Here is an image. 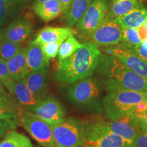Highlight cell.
<instances>
[{
    "label": "cell",
    "mask_w": 147,
    "mask_h": 147,
    "mask_svg": "<svg viewBox=\"0 0 147 147\" xmlns=\"http://www.w3.org/2000/svg\"><path fill=\"white\" fill-rule=\"evenodd\" d=\"M98 45L93 42L83 44L70 57L58 61L55 79L63 83L71 84L91 76L97 69L101 57Z\"/></svg>",
    "instance_id": "cell-1"
},
{
    "label": "cell",
    "mask_w": 147,
    "mask_h": 147,
    "mask_svg": "<svg viewBox=\"0 0 147 147\" xmlns=\"http://www.w3.org/2000/svg\"><path fill=\"white\" fill-rule=\"evenodd\" d=\"M97 72L106 78L108 91L122 89L146 92L147 80L124 65L113 55H101Z\"/></svg>",
    "instance_id": "cell-2"
},
{
    "label": "cell",
    "mask_w": 147,
    "mask_h": 147,
    "mask_svg": "<svg viewBox=\"0 0 147 147\" xmlns=\"http://www.w3.org/2000/svg\"><path fill=\"white\" fill-rule=\"evenodd\" d=\"M145 101L146 92L115 89L108 91L102 104L106 118L115 121L130 115L139 104Z\"/></svg>",
    "instance_id": "cell-3"
},
{
    "label": "cell",
    "mask_w": 147,
    "mask_h": 147,
    "mask_svg": "<svg viewBox=\"0 0 147 147\" xmlns=\"http://www.w3.org/2000/svg\"><path fill=\"white\" fill-rule=\"evenodd\" d=\"M83 125L86 138L84 147H134L133 140L105 131L100 118L84 121Z\"/></svg>",
    "instance_id": "cell-4"
},
{
    "label": "cell",
    "mask_w": 147,
    "mask_h": 147,
    "mask_svg": "<svg viewBox=\"0 0 147 147\" xmlns=\"http://www.w3.org/2000/svg\"><path fill=\"white\" fill-rule=\"evenodd\" d=\"M53 127L55 144L65 147H84L86 144L83 122L75 117L65 119Z\"/></svg>",
    "instance_id": "cell-5"
},
{
    "label": "cell",
    "mask_w": 147,
    "mask_h": 147,
    "mask_svg": "<svg viewBox=\"0 0 147 147\" xmlns=\"http://www.w3.org/2000/svg\"><path fill=\"white\" fill-rule=\"evenodd\" d=\"M20 123L42 147H54L53 127L32 112L22 108L18 112Z\"/></svg>",
    "instance_id": "cell-6"
},
{
    "label": "cell",
    "mask_w": 147,
    "mask_h": 147,
    "mask_svg": "<svg viewBox=\"0 0 147 147\" xmlns=\"http://www.w3.org/2000/svg\"><path fill=\"white\" fill-rule=\"evenodd\" d=\"M100 89L96 79L91 76L70 84L67 97L69 102L82 108H92L99 104Z\"/></svg>",
    "instance_id": "cell-7"
},
{
    "label": "cell",
    "mask_w": 147,
    "mask_h": 147,
    "mask_svg": "<svg viewBox=\"0 0 147 147\" xmlns=\"http://www.w3.org/2000/svg\"><path fill=\"white\" fill-rule=\"evenodd\" d=\"M108 0H93L83 15L76 24V27L82 34L90 35L106 21L109 12Z\"/></svg>",
    "instance_id": "cell-8"
},
{
    "label": "cell",
    "mask_w": 147,
    "mask_h": 147,
    "mask_svg": "<svg viewBox=\"0 0 147 147\" xmlns=\"http://www.w3.org/2000/svg\"><path fill=\"white\" fill-rule=\"evenodd\" d=\"M25 109L32 112L50 125L54 127L65 119V110L55 97L47 96L35 105Z\"/></svg>",
    "instance_id": "cell-9"
},
{
    "label": "cell",
    "mask_w": 147,
    "mask_h": 147,
    "mask_svg": "<svg viewBox=\"0 0 147 147\" xmlns=\"http://www.w3.org/2000/svg\"><path fill=\"white\" fill-rule=\"evenodd\" d=\"M89 36L97 45L117 46L122 40L123 27L116 19L108 20L101 24Z\"/></svg>",
    "instance_id": "cell-10"
},
{
    "label": "cell",
    "mask_w": 147,
    "mask_h": 147,
    "mask_svg": "<svg viewBox=\"0 0 147 147\" xmlns=\"http://www.w3.org/2000/svg\"><path fill=\"white\" fill-rule=\"evenodd\" d=\"M106 121L100 119L102 128L106 131L121 136L124 138L134 140L138 134L142 131L140 125L131 115L117 120Z\"/></svg>",
    "instance_id": "cell-11"
},
{
    "label": "cell",
    "mask_w": 147,
    "mask_h": 147,
    "mask_svg": "<svg viewBox=\"0 0 147 147\" xmlns=\"http://www.w3.org/2000/svg\"><path fill=\"white\" fill-rule=\"evenodd\" d=\"M106 53L113 55L124 65L147 80V61L128 49L119 46H111L106 48Z\"/></svg>",
    "instance_id": "cell-12"
},
{
    "label": "cell",
    "mask_w": 147,
    "mask_h": 147,
    "mask_svg": "<svg viewBox=\"0 0 147 147\" xmlns=\"http://www.w3.org/2000/svg\"><path fill=\"white\" fill-rule=\"evenodd\" d=\"M3 86L22 108H29L39 102L27 87L24 80L16 81L10 78L3 84Z\"/></svg>",
    "instance_id": "cell-13"
},
{
    "label": "cell",
    "mask_w": 147,
    "mask_h": 147,
    "mask_svg": "<svg viewBox=\"0 0 147 147\" xmlns=\"http://www.w3.org/2000/svg\"><path fill=\"white\" fill-rule=\"evenodd\" d=\"M49 67L39 71H32L24 79L25 84L38 102L47 96V80Z\"/></svg>",
    "instance_id": "cell-14"
},
{
    "label": "cell",
    "mask_w": 147,
    "mask_h": 147,
    "mask_svg": "<svg viewBox=\"0 0 147 147\" xmlns=\"http://www.w3.org/2000/svg\"><path fill=\"white\" fill-rule=\"evenodd\" d=\"M27 49L23 48L7 61L10 78L16 81L24 80L29 74L27 61Z\"/></svg>",
    "instance_id": "cell-15"
},
{
    "label": "cell",
    "mask_w": 147,
    "mask_h": 147,
    "mask_svg": "<svg viewBox=\"0 0 147 147\" xmlns=\"http://www.w3.org/2000/svg\"><path fill=\"white\" fill-rule=\"evenodd\" d=\"M74 34L75 31L69 27H46L38 32L35 40L32 42L36 45H40L65 40Z\"/></svg>",
    "instance_id": "cell-16"
},
{
    "label": "cell",
    "mask_w": 147,
    "mask_h": 147,
    "mask_svg": "<svg viewBox=\"0 0 147 147\" xmlns=\"http://www.w3.org/2000/svg\"><path fill=\"white\" fill-rule=\"evenodd\" d=\"M32 32V24L25 20L18 19L9 25L4 32V38L10 41L21 44L29 38Z\"/></svg>",
    "instance_id": "cell-17"
},
{
    "label": "cell",
    "mask_w": 147,
    "mask_h": 147,
    "mask_svg": "<svg viewBox=\"0 0 147 147\" xmlns=\"http://www.w3.org/2000/svg\"><path fill=\"white\" fill-rule=\"evenodd\" d=\"M34 9L37 16L45 22H50L63 13L60 0H47L35 3Z\"/></svg>",
    "instance_id": "cell-18"
},
{
    "label": "cell",
    "mask_w": 147,
    "mask_h": 147,
    "mask_svg": "<svg viewBox=\"0 0 147 147\" xmlns=\"http://www.w3.org/2000/svg\"><path fill=\"white\" fill-rule=\"evenodd\" d=\"M49 61L42 52L40 45L31 42L27 49V61L29 73L48 67Z\"/></svg>",
    "instance_id": "cell-19"
},
{
    "label": "cell",
    "mask_w": 147,
    "mask_h": 147,
    "mask_svg": "<svg viewBox=\"0 0 147 147\" xmlns=\"http://www.w3.org/2000/svg\"><path fill=\"white\" fill-rule=\"evenodd\" d=\"M147 18L146 9L140 5L123 16L115 18L123 28L138 29Z\"/></svg>",
    "instance_id": "cell-20"
},
{
    "label": "cell",
    "mask_w": 147,
    "mask_h": 147,
    "mask_svg": "<svg viewBox=\"0 0 147 147\" xmlns=\"http://www.w3.org/2000/svg\"><path fill=\"white\" fill-rule=\"evenodd\" d=\"M0 147H34V146L28 137L14 129L5 132L1 137Z\"/></svg>",
    "instance_id": "cell-21"
},
{
    "label": "cell",
    "mask_w": 147,
    "mask_h": 147,
    "mask_svg": "<svg viewBox=\"0 0 147 147\" xmlns=\"http://www.w3.org/2000/svg\"><path fill=\"white\" fill-rule=\"evenodd\" d=\"M140 5L138 0H112L106 21L123 16Z\"/></svg>",
    "instance_id": "cell-22"
},
{
    "label": "cell",
    "mask_w": 147,
    "mask_h": 147,
    "mask_svg": "<svg viewBox=\"0 0 147 147\" xmlns=\"http://www.w3.org/2000/svg\"><path fill=\"white\" fill-rule=\"evenodd\" d=\"M93 0H73L65 15L66 23L69 27L76 25Z\"/></svg>",
    "instance_id": "cell-23"
},
{
    "label": "cell",
    "mask_w": 147,
    "mask_h": 147,
    "mask_svg": "<svg viewBox=\"0 0 147 147\" xmlns=\"http://www.w3.org/2000/svg\"><path fill=\"white\" fill-rule=\"evenodd\" d=\"M83 44H81L77 40L75 37L70 36L65 39L61 45L58 53V61H63L70 57L78 49L81 48Z\"/></svg>",
    "instance_id": "cell-24"
},
{
    "label": "cell",
    "mask_w": 147,
    "mask_h": 147,
    "mask_svg": "<svg viewBox=\"0 0 147 147\" xmlns=\"http://www.w3.org/2000/svg\"><path fill=\"white\" fill-rule=\"evenodd\" d=\"M142 40L140 38L138 29L123 28L122 40L119 44V47L123 49L131 50L141 43Z\"/></svg>",
    "instance_id": "cell-25"
},
{
    "label": "cell",
    "mask_w": 147,
    "mask_h": 147,
    "mask_svg": "<svg viewBox=\"0 0 147 147\" xmlns=\"http://www.w3.org/2000/svg\"><path fill=\"white\" fill-rule=\"evenodd\" d=\"M23 48L21 44L10 41L4 38L0 47V57L8 61L17 54Z\"/></svg>",
    "instance_id": "cell-26"
},
{
    "label": "cell",
    "mask_w": 147,
    "mask_h": 147,
    "mask_svg": "<svg viewBox=\"0 0 147 147\" xmlns=\"http://www.w3.org/2000/svg\"><path fill=\"white\" fill-rule=\"evenodd\" d=\"M21 108L20 106L0 104V120L19 121L18 112Z\"/></svg>",
    "instance_id": "cell-27"
},
{
    "label": "cell",
    "mask_w": 147,
    "mask_h": 147,
    "mask_svg": "<svg viewBox=\"0 0 147 147\" xmlns=\"http://www.w3.org/2000/svg\"><path fill=\"white\" fill-rule=\"evenodd\" d=\"M63 41L64 40H60V41L57 42L40 44L39 45L46 57L49 60H50L51 59L55 58L57 56L61 45Z\"/></svg>",
    "instance_id": "cell-28"
},
{
    "label": "cell",
    "mask_w": 147,
    "mask_h": 147,
    "mask_svg": "<svg viewBox=\"0 0 147 147\" xmlns=\"http://www.w3.org/2000/svg\"><path fill=\"white\" fill-rule=\"evenodd\" d=\"M131 116L142 125L147 123V101L140 103L134 109Z\"/></svg>",
    "instance_id": "cell-29"
},
{
    "label": "cell",
    "mask_w": 147,
    "mask_h": 147,
    "mask_svg": "<svg viewBox=\"0 0 147 147\" xmlns=\"http://www.w3.org/2000/svg\"><path fill=\"white\" fill-rule=\"evenodd\" d=\"M11 2L10 0H0V26L5 25L10 16Z\"/></svg>",
    "instance_id": "cell-30"
},
{
    "label": "cell",
    "mask_w": 147,
    "mask_h": 147,
    "mask_svg": "<svg viewBox=\"0 0 147 147\" xmlns=\"http://www.w3.org/2000/svg\"><path fill=\"white\" fill-rule=\"evenodd\" d=\"M19 123V121L0 120V138H1L5 132L15 129Z\"/></svg>",
    "instance_id": "cell-31"
},
{
    "label": "cell",
    "mask_w": 147,
    "mask_h": 147,
    "mask_svg": "<svg viewBox=\"0 0 147 147\" xmlns=\"http://www.w3.org/2000/svg\"><path fill=\"white\" fill-rule=\"evenodd\" d=\"M10 75L9 72L7 61L0 57V81L3 84L5 82L10 80Z\"/></svg>",
    "instance_id": "cell-32"
},
{
    "label": "cell",
    "mask_w": 147,
    "mask_h": 147,
    "mask_svg": "<svg viewBox=\"0 0 147 147\" xmlns=\"http://www.w3.org/2000/svg\"><path fill=\"white\" fill-rule=\"evenodd\" d=\"M130 51L147 61V39L142 40L139 45L134 47Z\"/></svg>",
    "instance_id": "cell-33"
},
{
    "label": "cell",
    "mask_w": 147,
    "mask_h": 147,
    "mask_svg": "<svg viewBox=\"0 0 147 147\" xmlns=\"http://www.w3.org/2000/svg\"><path fill=\"white\" fill-rule=\"evenodd\" d=\"M0 104L20 106L15 99L7 91H0Z\"/></svg>",
    "instance_id": "cell-34"
},
{
    "label": "cell",
    "mask_w": 147,
    "mask_h": 147,
    "mask_svg": "<svg viewBox=\"0 0 147 147\" xmlns=\"http://www.w3.org/2000/svg\"><path fill=\"white\" fill-rule=\"evenodd\" d=\"M134 147H147V132L142 130L134 140Z\"/></svg>",
    "instance_id": "cell-35"
},
{
    "label": "cell",
    "mask_w": 147,
    "mask_h": 147,
    "mask_svg": "<svg viewBox=\"0 0 147 147\" xmlns=\"http://www.w3.org/2000/svg\"><path fill=\"white\" fill-rule=\"evenodd\" d=\"M138 31L140 38L142 41L145 39H147V18L144 23L138 29Z\"/></svg>",
    "instance_id": "cell-36"
},
{
    "label": "cell",
    "mask_w": 147,
    "mask_h": 147,
    "mask_svg": "<svg viewBox=\"0 0 147 147\" xmlns=\"http://www.w3.org/2000/svg\"><path fill=\"white\" fill-rule=\"evenodd\" d=\"M60 1L62 5V8H63V15H65V14L67 13L69 8L70 7L73 0H60Z\"/></svg>",
    "instance_id": "cell-37"
},
{
    "label": "cell",
    "mask_w": 147,
    "mask_h": 147,
    "mask_svg": "<svg viewBox=\"0 0 147 147\" xmlns=\"http://www.w3.org/2000/svg\"><path fill=\"white\" fill-rule=\"evenodd\" d=\"M3 38H4V32L2 29L0 28V47H1V42H2Z\"/></svg>",
    "instance_id": "cell-38"
},
{
    "label": "cell",
    "mask_w": 147,
    "mask_h": 147,
    "mask_svg": "<svg viewBox=\"0 0 147 147\" xmlns=\"http://www.w3.org/2000/svg\"><path fill=\"white\" fill-rule=\"evenodd\" d=\"M0 91H6V90L5 89L4 86H3V84L1 81H0Z\"/></svg>",
    "instance_id": "cell-39"
},
{
    "label": "cell",
    "mask_w": 147,
    "mask_h": 147,
    "mask_svg": "<svg viewBox=\"0 0 147 147\" xmlns=\"http://www.w3.org/2000/svg\"><path fill=\"white\" fill-rule=\"evenodd\" d=\"M142 129L143 130V131H145L147 132V123H146L142 125Z\"/></svg>",
    "instance_id": "cell-40"
},
{
    "label": "cell",
    "mask_w": 147,
    "mask_h": 147,
    "mask_svg": "<svg viewBox=\"0 0 147 147\" xmlns=\"http://www.w3.org/2000/svg\"><path fill=\"white\" fill-rule=\"evenodd\" d=\"M47 1V0H36V3H40V2H43V1Z\"/></svg>",
    "instance_id": "cell-41"
},
{
    "label": "cell",
    "mask_w": 147,
    "mask_h": 147,
    "mask_svg": "<svg viewBox=\"0 0 147 147\" xmlns=\"http://www.w3.org/2000/svg\"><path fill=\"white\" fill-rule=\"evenodd\" d=\"M54 147H65V146H59V145L55 144V146Z\"/></svg>",
    "instance_id": "cell-42"
}]
</instances>
